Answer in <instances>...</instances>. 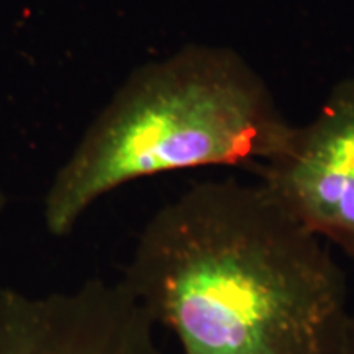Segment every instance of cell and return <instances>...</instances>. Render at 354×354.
<instances>
[{"instance_id": "cell-1", "label": "cell", "mask_w": 354, "mask_h": 354, "mask_svg": "<svg viewBox=\"0 0 354 354\" xmlns=\"http://www.w3.org/2000/svg\"><path fill=\"white\" fill-rule=\"evenodd\" d=\"M122 284L183 354H336L346 279L264 183L207 180L161 207Z\"/></svg>"}, {"instance_id": "cell-2", "label": "cell", "mask_w": 354, "mask_h": 354, "mask_svg": "<svg viewBox=\"0 0 354 354\" xmlns=\"http://www.w3.org/2000/svg\"><path fill=\"white\" fill-rule=\"evenodd\" d=\"M295 125L240 53L187 44L141 64L88 125L44 194L51 236L77 227L100 198L165 172L261 167L281 156Z\"/></svg>"}, {"instance_id": "cell-3", "label": "cell", "mask_w": 354, "mask_h": 354, "mask_svg": "<svg viewBox=\"0 0 354 354\" xmlns=\"http://www.w3.org/2000/svg\"><path fill=\"white\" fill-rule=\"evenodd\" d=\"M154 328L122 281L0 290V354H162Z\"/></svg>"}, {"instance_id": "cell-4", "label": "cell", "mask_w": 354, "mask_h": 354, "mask_svg": "<svg viewBox=\"0 0 354 354\" xmlns=\"http://www.w3.org/2000/svg\"><path fill=\"white\" fill-rule=\"evenodd\" d=\"M259 176L300 223L354 261V76L331 88Z\"/></svg>"}, {"instance_id": "cell-5", "label": "cell", "mask_w": 354, "mask_h": 354, "mask_svg": "<svg viewBox=\"0 0 354 354\" xmlns=\"http://www.w3.org/2000/svg\"><path fill=\"white\" fill-rule=\"evenodd\" d=\"M336 354H354V313H349Z\"/></svg>"}, {"instance_id": "cell-6", "label": "cell", "mask_w": 354, "mask_h": 354, "mask_svg": "<svg viewBox=\"0 0 354 354\" xmlns=\"http://www.w3.org/2000/svg\"><path fill=\"white\" fill-rule=\"evenodd\" d=\"M6 209H7V196L3 192V189L0 187V238H2V223L3 216H6Z\"/></svg>"}]
</instances>
